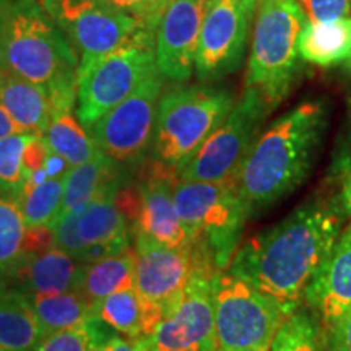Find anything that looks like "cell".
<instances>
[{"instance_id":"cell-14","label":"cell","mask_w":351,"mask_h":351,"mask_svg":"<svg viewBox=\"0 0 351 351\" xmlns=\"http://www.w3.org/2000/svg\"><path fill=\"white\" fill-rule=\"evenodd\" d=\"M176 171L153 158L137 186L125 187L119 195V207L132 223L134 236L155 241L168 247L192 243L174 205Z\"/></svg>"},{"instance_id":"cell-40","label":"cell","mask_w":351,"mask_h":351,"mask_svg":"<svg viewBox=\"0 0 351 351\" xmlns=\"http://www.w3.org/2000/svg\"><path fill=\"white\" fill-rule=\"evenodd\" d=\"M345 67H346V70H348V73H350V77H351V52H350L348 59L345 60Z\"/></svg>"},{"instance_id":"cell-41","label":"cell","mask_w":351,"mask_h":351,"mask_svg":"<svg viewBox=\"0 0 351 351\" xmlns=\"http://www.w3.org/2000/svg\"><path fill=\"white\" fill-rule=\"evenodd\" d=\"M3 80H5V73L0 70V90H2V85H3Z\"/></svg>"},{"instance_id":"cell-24","label":"cell","mask_w":351,"mask_h":351,"mask_svg":"<svg viewBox=\"0 0 351 351\" xmlns=\"http://www.w3.org/2000/svg\"><path fill=\"white\" fill-rule=\"evenodd\" d=\"M351 52V16L328 23L306 21L300 36V56L309 64L330 67L345 62Z\"/></svg>"},{"instance_id":"cell-21","label":"cell","mask_w":351,"mask_h":351,"mask_svg":"<svg viewBox=\"0 0 351 351\" xmlns=\"http://www.w3.org/2000/svg\"><path fill=\"white\" fill-rule=\"evenodd\" d=\"M0 106L5 109L20 132L44 135L54 117L49 96L41 86L5 75L0 90Z\"/></svg>"},{"instance_id":"cell-6","label":"cell","mask_w":351,"mask_h":351,"mask_svg":"<svg viewBox=\"0 0 351 351\" xmlns=\"http://www.w3.org/2000/svg\"><path fill=\"white\" fill-rule=\"evenodd\" d=\"M174 205L192 243L215 269L226 271L249 219L234 178L223 182L176 181Z\"/></svg>"},{"instance_id":"cell-32","label":"cell","mask_w":351,"mask_h":351,"mask_svg":"<svg viewBox=\"0 0 351 351\" xmlns=\"http://www.w3.org/2000/svg\"><path fill=\"white\" fill-rule=\"evenodd\" d=\"M111 337L114 335L106 330L103 322L95 319L82 326L51 333L41 341L38 351H99Z\"/></svg>"},{"instance_id":"cell-10","label":"cell","mask_w":351,"mask_h":351,"mask_svg":"<svg viewBox=\"0 0 351 351\" xmlns=\"http://www.w3.org/2000/svg\"><path fill=\"white\" fill-rule=\"evenodd\" d=\"M163 83L160 70L153 72L134 93L86 130L98 150L129 174L143 165L153 148Z\"/></svg>"},{"instance_id":"cell-13","label":"cell","mask_w":351,"mask_h":351,"mask_svg":"<svg viewBox=\"0 0 351 351\" xmlns=\"http://www.w3.org/2000/svg\"><path fill=\"white\" fill-rule=\"evenodd\" d=\"M261 0H212L202 23L195 75L218 82L243 64Z\"/></svg>"},{"instance_id":"cell-34","label":"cell","mask_w":351,"mask_h":351,"mask_svg":"<svg viewBox=\"0 0 351 351\" xmlns=\"http://www.w3.org/2000/svg\"><path fill=\"white\" fill-rule=\"evenodd\" d=\"M103 2L116 10L135 16L142 21L145 28L155 34L158 23L169 5L168 0H103Z\"/></svg>"},{"instance_id":"cell-37","label":"cell","mask_w":351,"mask_h":351,"mask_svg":"<svg viewBox=\"0 0 351 351\" xmlns=\"http://www.w3.org/2000/svg\"><path fill=\"white\" fill-rule=\"evenodd\" d=\"M99 351H152L148 337L132 339V337H111Z\"/></svg>"},{"instance_id":"cell-36","label":"cell","mask_w":351,"mask_h":351,"mask_svg":"<svg viewBox=\"0 0 351 351\" xmlns=\"http://www.w3.org/2000/svg\"><path fill=\"white\" fill-rule=\"evenodd\" d=\"M330 351H351V311L326 328Z\"/></svg>"},{"instance_id":"cell-30","label":"cell","mask_w":351,"mask_h":351,"mask_svg":"<svg viewBox=\"0 0 351 351\" xmlns=\"http://www.w3.org/2000/svg\"><path fill=\"white\" fill-rule=\"evenodd\" d=\"M28 254V226L15 197L0 194V271Z\"/></svg>"},{"instance_id":"cell-16","label":"cell","mask_w":351,"mask_h":351,"mask_svg":"<svg viewBox=\"0 0 351 351\" xmlns=\"http://www.w3.org/2000/svg\"><path fill=\"white\" fill-rule=\"evenodd\" d=\"M134 238L137 262L135 291L163 319L169 307L181 296L195 270L204 265L213 267V263L195 243L168 247L143 236Z\"/></svg>"},{"instance_id":"cell-11","label":"cell","mask_w":351,"mask_h":351,"mask_svg":"<svg viewBox=\"0 0 351 351\" xmlns=\"http://www.w3.org/2000/svg\"><path fill=\"white\" fill-rule=\"evenodd\" d=\"M41 3L82 56L108 54L142 39H155V33L142 21L103 0H41Z\"/></svg>"},{"instance_id":"cell-17","label":"cell","mask_w":351,"mask_h":351,"mask_svg":"<svg viewBox=\"0 0 351 351\" xmlns=\"http://www.w3.org/2000/svg\"><path fill=\"white\" fill-rule=\"evenodd\" d=\"M212 0H173L155 34V56L160 73L171 82L191 80L205 13Z\"/></svg>"},{"instance_id":"cell-20","label":"cell","mask_w":351,"mask_h":351,"mask_svg":"<svg viewBox=\"0 0 351 351\" xmlns=\"http://www.w3.org/2000/svg\"><path fill=\"white\" fill-rule=\"evenodd\" d=\"M129 181L130 174L112 163L103 153L86 163L70 168L64 178V197L59 218L78 205L98 199L108 192L121 191Z\"/></svg>"},{"instance_id":"cell-39","label":"cell","mask_w":351,"mask_h":351,"mask_svg":"<svg viewBox=\"0 0 351 351\" xmlns=\"http://www.w3.org/2000/svg\"><path fill=\"white\" fill-rule=\"evenodd\" d=\"M7 289H8L7 276H5V274H2V271H0V296H2Z\"/></svg>"},{"instance_id":"cell-15","label":"cell","mask_w":351,"mask_h":351,"mask_svg":"<svg viewBox=\"0 0 351 351\" xmlns=\"http://www.w3.org/2000/svg\"><path fill=\"white\" fill-rule=\"evenodd\" d=\"M219 271L199 267L178 301L148 337L152 351H215V278Z\"/></svg>"},{"instance_id":"cell-42","label":"cell","mask_w":351,"mask_h":351,"mask_svg":"<svg viewBox=\"0 0 351 351\" xmlns=\"http://www.w3.org/2000/svg\"><path fill=\"white\" fill-rule=\"evenodd\" d=\"M168 2H169V3H171V2H173V0H168Z\"/></svg>"},{"instance_id":"cell-22","label":"cell","mask_w":351,"mask_h":351,"mask_svg":"<svg viewBox=\"0 0 351 351\" xmlns=\"http://www.w3.org/2000/svg\"><path fill=\"white\" fill-rule=\"evenodd\" d=\"M43 340L32 301L8 288L0 296V351H38Z\"/></svg>"},{"instance_id":"cell-5","label":"cell","mask_w":351,"mask_h":351,"mask_svg":"<svg viewBox=\"0 0 351 351\" xmlns=\"http://www.w3.org/2000/svg\"><path fill=\"white\" fill-rule=\"evenodd\" d=\"M306 16L298 0H261L251 36L247 86L274 109L300 72V36Z\"/></svg>"},{"instance_id":"cell-33","label":"cell","mask_w":351,"mask_h":351,"mask_svg":"<svg viewBox=\"0 0 351 351\" xmlns=\"http://www.w3.org/2000/svg\"><path fill=\"white\" fill-rule=\"evenodd\" d=\"M330 181L335 187V195L343 208L346 219L351 223V101L348 111L337 138L330 165Z\"/></svg>"},{"instance_id":"cell-27","label":"cell","mask_w":351,"mask_h":351,"mask_svg":"<svg viewBox=\"0 0 351 351\" xmlns=\"http://www.w3.org/2000/svg\"><path fill=\"white\" fill-rule=\"evenodd\" d=\"M43 138L52 155L59 156L70 168L86 163L101 153L86 129L73 117L72 109L56 112Z\"/></svg>"},{"instance_id":"cell-7","label":"cell","mask_w":351,"mask_h":351,"mask_svg":"<svg viewBox=\"0 0 351 351\" xmlns=\"http://www.w3.org/2000/svg\"><path fill=\"white\" fill-rule=\"evenodd\" d=\"M298 307L219 271L215 278V351H269Z\"/></svg>"},{"instance_id":"cell-2","label":"cell","mask_w":351,"mask_h":351,"mask_svg":"<svg viewBox=\"0 0 351 351\" xmlns=\"http://www.w3.org/2000/svg\"><path fill=\"white\" fill-rule=\"evenodd\" d=\"M328 124L324 101H306L275 119L234 176L249 218L287 199L313 173Z\"/></svg>"},{"instance_id":"cell-3","label":"cell","mask_w":351,"mask_h":351,"mask_svg":"<svg viewBox=\"0 0 351 351\" xmlns=\"http://www.w3.org/2000/svg\"><path fill=\"white\" fill-rule=\"evenodd\" d=\"M78 51L41 0H0V70L41 86L54 114L77 101Z\"/></svg>"},{"instance_id":"cell-35","label":"cell","mask_w":351,"mask_h":351,"mask_svg":"<svg viewBox=\"0 0 351 351\" xmlns=\"http://www.w3.org/2000/svg\"><path fill=\"white\" fill-rule=\"evenodd\" d=\"M309 23H328L348 19L351 0H298Z\"/></svg>"},{"instance_id":"cell-1","label":"cell","mask_w":351,"mask_h":351,"mask_svg":"<svg viewBox=\"0 0 351 351\" xmlns=\"http://www.w3.org/2000/svg\"><path fill=\"white\" fill-rule=\"evenodd\" d=\"M345 219L335 195L306 200L282 221L238 245L226 271L285 304L300 306L339 241Z\"/></svg>"},{"instance_id":"cell-23","label":"cell","mask_w":351,"mask_h":351,"mask_svg":"<svg viewBox=\"0 0 351 351\" xmlns=\"http://www.w3.org/2000/svg\"><path fill=\"white\" fill-rule=\"evenodd\" d=\"M96 317L108 327L132 339L150 337L161 317L145 302L135 288L117 291L96 307Z\"/></svg>"},{"instance_id":"cell-18","label":"cell","mask_w":351,"mask_h":351,"mask_svg":"<svg viewBox=\"0 0 351 351\" xmlns=\"http://www.w3.org/2000/svg\"><path fill=\"white\" fill-rule=\"evenodd\" d=\"M85 269L86 263L52 244L26 254L3 274L13 289L32 298L80 291Z\"/></svg>"},{"instance_id":"cell-19","label":"cell","mask_w":351,"mask_h":351,"mask_svg":"<svg viewBox=\"0 0 351 351\" xmlns=\"http://www.w3.org/2000/svg\"><path fill=\"white\" fill-rule=\"evenodd\" d=\"M302 300L324 328L330 327L351 311V223L343 228L330 256L309 283Z\"/></svg>"},{"instance_id":"cell-12","label":"cell","mask_w":351,"mask_h":351,"mask_svg":"<svg viewBox=\"0 0 351 351\" xmlns=\"http://www.w3.org/2000/svg\"><path fill=\"white\" fill-rule=\"evenodd\" d=\"M119 191L78 205L56 221L52 243L77 261L91 263L130 247L129 219L117 205Z\"/></svg>"},{"instance_id":"cell-8","label":"cell","mask_w":351,"mask_h":351,"mask_svg":"<svg viewBox=\"0 0 351 351\" xmlns=\"http://www.w3.org/2000/svg\"><path fill=\"white\" fill-rule=\"evenodd\" d=\"M155 39L129 44L101 56H82L77 73V114L90 129L156 72Z\"/></svg>"},{"instance_id":"cell-38","label":"cell","mask_w":351,"mask_h":351,"mask_svg":"<svg viewBox=\"0 0 351 351\" xmlns=\"http://www.w3.org/2000/svg\"><path fill=\"white\" fill-rule=\"evenodd\" d=\"M16 132H20L19 127L15 125V122L12 121L5 109L0 106V138L8 137V135L16 134Z\"/></svg>"},{"instance_id":"cell-28","label":"cell","mask_w":351,"mask_h":351,"mask_svg":"<svg viewBox=\"0 0 351 351\" xmlns=\"http://www.w3.org/2000/svg\"><path fill=\"white\" fill-rule=\"evenodd\" d=\"M64 178H46L41 182L25 184L15 197L28 228H52L59 218L64 197Z\"/></svg>"},{"instance_id":"cell-31","label":"cell","mask_w":351,"mask_h":351,"mask_svg":"<svg viewBox=\"0 0 351 351\" xmlns=\"http://www.w3.org/2000/svg\"><path fill=\"white\" fill-rule=\"evenodd\" d=\"M36 134H16L0 138V192L16 197L29 181L25 165V153Z\"/></svg>"},{"instance_id":"cell-29","label":"cell","mask_w":351,"mask_h":351,"mask_svg":"<svg viewBox=\"0 0 351 351\" xmlns=\"http://www.w3.org/2000/svg\"><path fill=\"white\" fill-rule=\"evenodd\" d=\"M269 351H330L326 328L307 307L298 309L287 319Z\"/></svg>"},{"instance_id":"cell-26","label":"cell","mask_w":351,"mask_h":351,"mask_svg":"<svg viewBox=\"0 0 351 351\" xmlns=\"http://www.w3.org/2000/svg\"><path fill=\"white\" fill-rule=\"evenodd\" d=\"M28 300L32 301L44 339L49 337L51 333L98 319L96 317V306L88 301L80 291L52 296H32Z\"/></svg>"},{"instance_id":"cell-4","label":"cell","mask_w":351,"mask_h":351,"mask_svg":"<svg viewBox=\"0 0 351 351\" xmlns=\"http://www.w3.org/2000/svg\"><path fill=\"white\" fill-rule=\"evenodd\" d=\"M234 103L228 88L207 83L161 95L152 148L155 160L178 171L223 124Z\"/></svg>"},{"instance_id":"cell-25","label":"cell","mask_w":351,"mask_h":351,"mask_svg":"<svg viewBox=\"0 0 351 351\" xmlns=\"http://www.w3.org/2000/svg\"><path fill=\"white\" fill-rule=\"evenodd\" d=\"M135 251L124 252L86 263L80 293L88 301L98 304L117 291L135 288Z\"/></svg>"},{"instance_id":"cell-9","label":"cell","mask_w":351,"mask_h":351,"mask_svg":"<svg viewBox=\"0 0 351 351\" xmlns=\"http://www.w3.org/2000/svg\"><path fill=\"white\" fill-rule=\"evenodd\" d=\"M270 111L271 108L262 95L245 86L223 124L205 140L191 160L176 171L178 181L223 182L234 178Z\"/></svg>"}]
</instances>
